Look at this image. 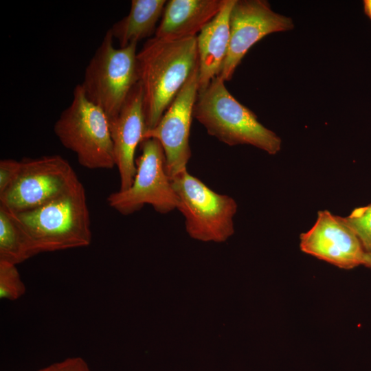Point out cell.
<instances>
[{"label": "cell", "instance_id": "obj_5", "mask_svg": "<svg viewBox=\"0 0 371 371\" xmlns=\"http://www.w3.org/2000/svg\"><path fill=\"white\" fill-rule=\"evenodd\" d=\"M108 30L87 65L80 84L86 96L109 119L116 116L139 81L137 43L115 48Z\"/></svg>", "mask_w": 371, "mask_h": 371}, {"label": "cell", "instance_id": "obj_17", "mask_svg": "<svg viewBox=\"0 0 371 371\" xmlns=\"http://www.w3.org/2000/svg\"><path fill=\"white\" fill-rule=\"evenodd\" d=\"M16 265L0 261V298L16 300L25 293Z\"/></svg>", "mask_w": 371, "mask_h": 371}, {"label": "cell", "instance_id": "obj_8", "mask_svg": "<svg viewBox=\"0 0 371 371\" xmlns=\"http://www.w3.org/2000/svg\"><path fill=\"white\" fill-rule=\"evenodd\" d=\"M140 145L142 154L136 159L132 185L109 194L108 205L123 215L139 211L146 204L161 214L177 209L179 200L166 171L161 145L153 138L144 139Z\"/></svg>", "mask_w": 371, "mask_h": 371}, {"label": "cell", "instance_id": "obj_14", "mask_svg": "<svg viewBox=\"0 0 371 371\" xmlns=\"http://www.w3.org/2000/svg\"><path fill=\"white\" fill-rule=\"evenodd\" d=\"M235 1L225 0L221 10L196 36L199 89L207 86L221 74L229 49V17Z\"/></svg>", "mask_w": 371, "mask_h": 371}, {"label": "cell", "instance_id": "obj_1", "mask_svg": "<svg viewBox=\"0 0 371 371\" xmlns=\"http://www.w3.org/2000/svg\"><path fill=\"white\" fill-rule=\"evenodd\" d=\"M146 130L155 127L199 65L196 36L168 41L153 37L137 54Z\"/></svg>", "mask_w": 371, "mask_h": 371}, {"label": "cell", "instance_id": "obj_4", "mask_svg": "<svg viewBox=\"0 0 371 371\" xmlns=\"http://www.w3.org/2000/svg\"><path fill=\"white\" fill-rule=\"evenodd\" d=\"M54 131L61 144L76 154L82 166L115 167L109 117L87 98L80 84L75 87L71 102L60 113Z\"/></svg>", "mask_w": 371, "mask_h": 371}, {"label": "cell", "instance_id": "obj_3", "mask_svg": "<svg viewBox=\"0 0 371 371\" xmlns=\"http://www.w3.org/2000/svg\"><path fill=\"white\" fill-rule=\"evenodd\" d=\"M12 213L29 236L37 254L85 247L91 243L90 215L82 183L43 205Z\"/></svg>", "mask_w": 371, "mask_h": 371}, {"label": "cell", "instance_id": "obj_20", "mask_svg": "<svg viewBox=\"0 0 371 371\" xmlns=\"http://www.w3.org/2000/svg\"><path fill=\"white\" fill-rule=\"evenodd\" d=\"M38 371H91L87 363L80 357H68Z\"/></svg>", "mask_w": 371, "mask_h": 371}, {"label": "cell", "instance_id": "obj_16", "mask_svg": "<svg viewBox=\"0 0 371 371\" xmlns=\"http://www.w3.org/2000/svg\"><path fill=\"white\" fill-rule=\"evenodd\" d=\"M36 254L14 214L0 205V261L16 265Z\"/></svg>", "mask_w": 371, "mask_h": 371}, {"label": "cell", "instance_id": "obj_19", "mask_svg": "<svg viewBox=\"0 0 371 371\" xmlns=\"http://www.w3.org/2000/svg\"><path fill=\"white\" fill-rule=\"evenodd\" d=\"M20 161L3 159L0 161V194H3L16 179L19 170Z\"/></svg>", "mask_w": 371, "mask_h": 371}, {"label": "cell", "instance_id": "obj_9", "mask_svg": "<svg viewBox=\"0 0 371 371\" xmlns=\"http://www.w3.org/2000/svg\"><path fill=\"white\" fill-rule=\"evenodd\" d=\"M199 89L198 65L157 125L146 130L143 136V140L155 139L161 145L166 171L171 179L187 170L191 157L190 133Z\"/></svg>", "mask_w": 371, "mask_h": 371}, {"label": "cell", "instance_id": "obj_15", "mask_svg": "<svg viewBox=\"0 0 371 371\" xmlns=\"http://www.w3.org/2000/svg\"><path fill=\"white\" fill-rule=\"evenodd\" d=\"M166 0H132L128 14L109 29L120 47L137 43L155 34Z\"/></svg>", "mask_w": 371, "mask_h": 371}, {"label": "cell", "instance_id": "obj_2", "mask_svg": "<svg viewBox=\"0 0 371 371\" xmlns=\"http://www.w3.org/2000/svg\"><path fill=\"white\" fill-rule=\"evenodd\" d=\"M193 117L209 135L228 146L251 145L269 155L281 149L280 137L230 93L219 76L199 89Z\"/></svg>", "mask_w": 371, "mask_h": 371}, {"label": "cell", "instance_id": "obj_13", "mask_svg": "<svg viewBox=\"0 0 371 371\" xmlns=\"http://www.w3.org/2000/svg\"><path fill=\"white\" fill-rule=\"evenodd\" d=\"M225 0H170L155 37L175 41L195 37L221 10Z\"/></svg>", "mask_w": 371, "mask_h": 371}, {"label": "cell", "instance_id": "obj_6", "mask_svg": "<svg viewBox=\"0 0 371 371\" xmlns=\"http://www.w3.org/2000/svg\"><path fill=\"white\" fill-rule=\"evenodd\" d=\"M171 180L179 200L177 210L191 236L222 241L232 235L238 208L232 197L214 192L187 170Z\"/></svg>", "mask_w": 371, "mask_h": 371}, {"label": "cell", "instance_id": "obj_22", "mask_svg": "<svg viewBox=\"0 0 371 371\" xmlns=\"http://www.w3.org/2000/svg\"><path fill=\"white\" fill-rule=\"evenodd\" d=\"M362 265L371 269V253L364 254Z\"/></svg>", "mask_w": 371, "mask_h": 371}, {"label": "cell", "instance_id": "obj_21", "mask_svg": "<svg viewBox=\"0 0 371 371\" xmlns=\"http://www.w3.org/2000/svg\"><path fill=\"white\" fill-rule=\"evenodd\" d=\"M363 8L366 14L371 20V0L363 1Z\"/></svg>", "mask_w": 371, "mask_h": 371}, {"label": "cell", "instance_id": "obj_18", "mask_svg": "<svg viewBox=\"0 0 371 371\" xmlns=\"http://www.w3.org/2000/svg\"><path fill=\"white\" fill-rule=\"evenodd\" d=\"M344 218L358 237L365 252L371 253V203L355 208Z\"/></svg>", "mask_w": 371, "mask_h": 371}, {"label": "cell", "instance_id": "obj_10", "mask_svg": "<svg viewBox=\"0 0 371 371\" xmlns=\"http://www.w3.org/2000/svg\"><path fill=\"white\" fill-rule=\"evenodd\" d=\"M230 39L219 76L230 80L249 49L269 34L291 30L293 20L275 12L265 0H236L229 17Z\"/></svg>", "mask_w": 371, "mask_h": 371}, {"label": "cell", "instance_id": "obj_12", "mask_svg": "<svg viewBox=\"0 0 371 371\" xmlns=\"http://www.w3.org/2000/svg\"><path fill=\"white\" fill-rule=\"evenodd\" d=\"M115 166L120 190L128 189L136 172L135 151L143 141L146 125L143 109V93L138 81L131 91L118 114L109 119Z\"/></svg>", "mask_w": 371, "mask_h": 371}, {"label": "cell", "instance_id": "obj_7", "mask_svg": "<svg viewBox=\"0 0 371 371\" xmlns=\"http://www.w3.org/2000/svg\"><path fill=\"white\" fill-rule=\"evenodd\" d=\"M20 162L16 179L0 194V205L13 213L43 205L82 183L70 164L60 155L25 158Z\"/></svg>", "mask_w": 371, "mask_h": 371}, {"label": "cell", "instance_id": "obj_11", "mask_svg": "<svg viewBox=\"0 0 371 371\" xmlns=\"http://www.w3.org/2000/svg\"><path fill=\"white\" fill-rule=\"evenodd\" d=\"M300 247L303 252L345 269L362 265L366 253L344 218L328 210L319 211L314 225L301 234Z\"/></svg>", "mask_w": 371, "mask_h": 371}]
</instances>
